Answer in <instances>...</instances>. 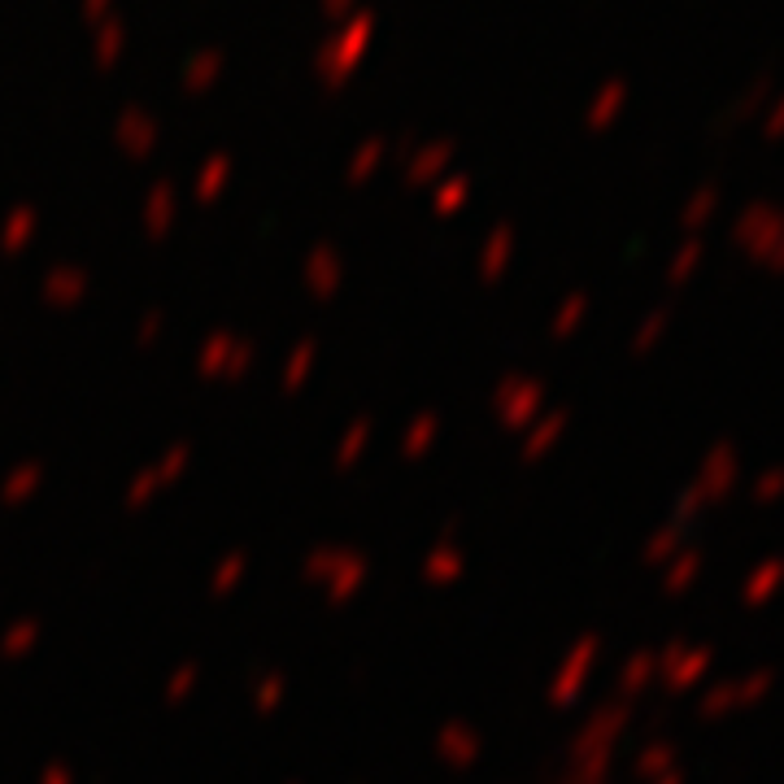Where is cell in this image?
I'll return each instance as SVG.
<instances>
[{"label":"cell","mask_w":784,"mask_h":784,"mask_svg":"<svg viewBox=\"0 0 784 784\" xmlns=\"http://www.w3.org/2000/svg\"><path fill=\"white\" fill-rule=\"evenodd\" d=\"M767 131H784V97L772 105V113H767Z\"/></svg>","instance_id":"1"}]
</instances>
